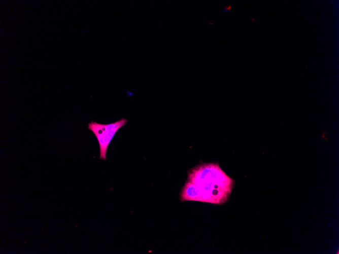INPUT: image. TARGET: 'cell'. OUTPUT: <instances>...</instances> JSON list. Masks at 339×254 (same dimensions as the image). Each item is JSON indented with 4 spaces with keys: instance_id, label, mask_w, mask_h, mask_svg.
Masks as SVG:
<instances>
[{
    "instance_id": "cell-1",
    "label": "cell",
    "mask_w": 339,
    "mask_h": 254,
    "mask_svg": "<svg viewBox=\"0 0 339 254\" xmlns=\"http://www.w3.org/2000/svg\"><path fill=\"white\" fill-rule=\"evenodd\" d=\"M232 185V179L217 164L201 165L189 172L180 199L219 203L226 200Z\"/></svg>"
},
{
    "instance_id": "cell-2",
    "label": "cell",
    "mask_w": 339,
    "mask_h": 254,
    "mask_svg": "<svg viewBox=\"0 0 339 254\" xmlns=\"http://www.w3.org/2000/svg\"><path fill=\"white\" fill-rule=\"evenodd\" d=\"M127 120L122 118L114 123L103 124L91 121L88 128L95 135L98 142L100 150L99 158L106 160V154L108 146L117 131L124 126Z\"/></svg>"
},
{
    "instance_id": "cell-3",
    "label": "cell",
    "mask_w": 339,
    "mask_h": 254,
    "mask_svg": "<svg viewBox=\"0 0 339 254\" xmlns=\"http://www.w3.org/2000/svg\"><path fill=\"white\" fill-rule=\"evenodd\" d=\"M229 9H230V7L224 6L222 8V11L224 13H226V12H228Z\"/></svg>"
}]
</instances>
